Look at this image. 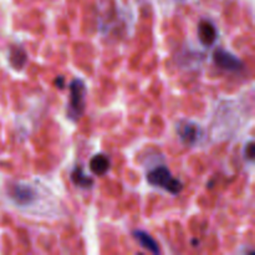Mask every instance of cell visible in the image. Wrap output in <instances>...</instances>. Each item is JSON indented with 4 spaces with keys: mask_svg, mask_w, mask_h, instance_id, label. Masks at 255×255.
<instances>
[{
    "mask_svg": "<svg viewBox=\"0 0 255 255\" xmlns=\"http://www.w3.org/2000/svg\"><path fill=\"white\" fill-rule=\"evenodd\" d=\"M9 196L17 204H29L35 199L34 191L26 184H12L9 189Z\"/></svg>",
    "mask_w": 255,
    "mask_h": 255,
    "instance_id": "cell-5",
    "label": "cell"
},
{
    "mask_svg": "<svg viewBox=\"0 0 255 255\" xmlns=\"http://www.w3.org/2000/svg\"><path fill=\"white\" fill-rule=\"evenodd\" d=\"M177 133H178L182 143L187 144V146H192L201 137V128L198 127V125L193 124V122L183 121L177 126Z\"/></svg>",
    "mask_w": 255,
    "mask_h": 255,
    "instance_id": "cell-4",
    "label": "cell"
},
{
    "mask_svg": "<svg viewBox=\"0 0 255 255\" xmlns=\"http://www.w3.org/2000/svg\"><path fill=\"white\" fill-rule=\"evenodd\" d=\"M213 61L217 66L227 71H238L243 69V62L233 54L223 49H217L213 52Z\"/></svg>",
    "mask_w": 255,
    "mask_h": 255,
    "instance_id": "cell-3",
    "label": "cell"
},
{
    "mask_svg": "<svg viewBox=\"0 0 255 255\" xmlns=\"http://www.w3.org/2000/svg\"><path fill=\"white\" fill-rule=\"evenodd\" d=\"M55 85H56L59 89H62V87H64V79H62V77H57L56 81H55Z\"/></svg>",
    "mask_w": 255,
    "mask_h": 255,
    "instance_id": "cell-12",
    "label": "cell"
},
{
    "mask_svg": "<svg viewBox=\"0 0 255 255\" xmlns=\"http://www.w3.org/2000/svg\"><path fill=\"white\" fill-rule=\"evenodd\" d=\"M133 238L138 242L139 246H141L142 248L147 249V251L151 252V253H153V254L159 253V247H158V244H157V242L154 241V239L152 238L148 233H146V232L134 231Z\"/></svg>",
    "mask_w": 255,
    "mask_h": 255,
    "instance_id": "cell-9",
    "label": "cell"
},
{
    "mask_svg": "<svg viewBox=\"0 0 255 255\" xmlns=\"http://www.w3.org/2000/svg\"><path fill=\"white\" fill-rule=\"evenodd\" d=\"M147 182L154 187L166 189L167 192L172 194L181 193L182 189H183V183L178 178H174L169 169L164 166L157 167V168L148 172Z\"/></svg>",
    "mask_w": 255,
    "mask_h": 255,
    "instance_id": "cell-2",
    "label": "cell"
},
{
    "mask_svg": "<svg viewBox=\"0 0 255 255\" xmlns=\"http://www.w3.org/2000/svg\"><path fill=\"white\" fill-rule=\"evenodd\" d=\"M255 156V146H254V142H249L248 146L246 147V158L248 161H253Z\"/></svg>",
    "mask_w": 255,
    "mask_h": 255,
    "instance_id": "cell-11",
    "label": "cell"
},
{
    "mask_svg": "<svg viewBox=\"0 0 255 255\" xmlns=\"http://www.w3.org/2000/svg\"><path fill=\"white\" fill-rule=\"evenodd\" d=\"M86 86L81 79L72 80L70 84V100L67 107V117L72 121H79L85 112Z\"/></svg>",
    "mask_w": 255,
    "mask_h": 255,
    "instance_id": "cell-1",
    "label": "cell"
},
{
    "mask_svg": "<svg viewBox=\"0 0 255 255\" xmlns=\"http://www.w3.org/2000/svg\"><path fill=\"white\" fill-rule=\"evenodd\" d=\"M27 61V55L25 52V50L22 47L16 46V45H12L10 47L9 51V62L15 70L20 71V70L24 69L25 64Z\"/></svg>",
    "mask_w": 255,
    "mask_h": 255,
    "instance_id": "cell-8",
    "label": "cell"
},
{
    "mask_svg": "<svg viewBox=\"0 0 255 255\" xmlns=\"http://www.w3.org/2000/svg\"><path fill=\"white\" fill-rule=\"evenodd\" d=\"M71 181L75 186L80 188H91L94 186V179L91 177H87L84 173V169L81 167H75L74 171L71 172Z\"/></svg>",
    "mask_w": 255,
    "mask_h": 255,
    "instance_id": "cell-10",
    "label": "cell"
},
{
    "mask_svg": "<svg viewBox=\"0 0 255 255\" xmlns=\"http://www.w3.org/2000/svg\"><path fill=\"white\" fill-rule=\"evenodd\" d=\"M110 166H111V161H110L109 156L104 153L96 154L90 161V169L96 176H104L105 173H107Z\"/></svg>",
    "mask_w": 255,
    "mask_h": 255,
    "instance_id": "cell-7",
    "label": "cell"
},
{
    "mask_svg": "<svg viewBox=\"0 0 255 255\" xmlns=\"http://www.w3.org/2000/svg\"><path fill=\"white\" fill-rule=\"evenodd\" d=\"M198 39L204 46H212L217 40V29L209 20H202L198 24Z\"/></svg>",
    "mask_w": 255,
    "mask_h": 255,
    "instance_id": "cell-6",
    "label": "cell"
}]
</instances>
